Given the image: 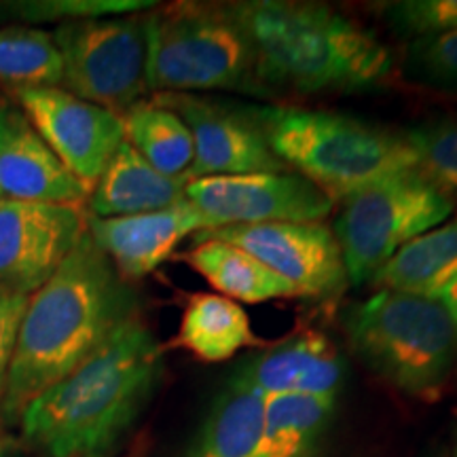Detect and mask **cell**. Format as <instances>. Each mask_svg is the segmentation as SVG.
I'll use <instances>...</instances> for the list:
<instances>
[{
  "label": "cell",
  "instance_id": "26",
  "mask_svg": "<svg viewBox=\"0 0 457 457\" xmlns=\"http://www.w3.org/2000/svg\"><path fill=\"white\" fill-rule=\"evenodd\" d=\"M403 72L421 87L457 91V30L413 38L404 49Z\"/></svg>",
  "mask_w": 457,
  "mask_h": 457
},
{
  "label": "cell",
  "instance_id": "7",
  "mask_svg": "<svg viewBox=\"0 0 457 457\" xmlns=\"http://www.w3.org/2000/svg\"><path fill=\"white\" fill-rule=\"evenodd\" d=\"M453 208V199L417 168L387 176L345 199L333 233L347 282H370L404 244L443 225Z\"/></svg>",
  "mask_w": 457,
  "mask_h": 457
},
{
  "label": "cell",
  "instance_id": "21",
  "mask_svg": "<svg viewBox=\"0 0 457 457\" xmlns=\"http://www.w3.org/2000/svg\"><path fill=\"white\" fill-rule=\"evenodd\" d=\"M267 398L245 384L231 379L210 411L188 457H250L265 421Z\"/></svg>",
  "mask_w": 457,
  "mask_h": 457
},
{
  "label": "cell",
  "instance_id": "8",
  "mask_svg": "<svg viewBox=\"0 0 457 457\" xmlns=\"http://www.w3.org/2000/svg\"><path fill=\"white\" fill-rule=\"evenodd\" d=\"M54 43L62 55V89L121 114L145 100V15L60 21Z\"/></svg>",
  "mask_w": 457,
  "mask_h": 457
},
{
  "label": "cell",
  "instance_id": "16",
  "mask_svg": "<svg viewBox=\"0 0 457 457\" xmlns=\"http://www.w3.org/2000/svg\"><path fill=\"white\" fill-rule=\"evenodd\" d=\"M343 367L333 341L316 330L293 337L282 345L250 358L239 379L265 398L312 396L335 400Z\"/></svg>",
  "mask_w": 457,
  "mask_h": 457
},
{
  "label": "cell",
  "instance_id": "3",
  "mask_svg": "<svg viewBox=\"0 0 457 457\" xmlns=\"http://www.w3.org/2000/svg\"><path fill=\"white\" fill-rule=\"evenodd\" d=\"M228 9L270 94H356L384 85L394 71L392 51L373 32L327 4L244 0Z\"/></svg>",
  "mask_w": 457,
  "mask_h": 457
},
{
  "label": "cell",
  "instance_id": "18",
  "mask_svg": "<svg viewBox=\"0 0 457 457\" xmlns=\"http://www.w3.org/2000/svg\"><path fill=\"white\" fill-rule=\"evenodd\" d=\"M457 279V216L404 244L370 278L379 290L438 299Z\"/></svg>",
  "mask_w": 457,
  "mask_h": 457
},
{
  "label": "cell",
  "instance_id": "5",
  "mask_svg": "<svg viewBox=\"0 0 457 457\" xmlns=\"http://www.w3.org/2000/svg\"><path fill=\"white\" fill-rule=\"evenodd\" d=\"M146 83L155 94L242 91L271 96L228 4L180 0L145 13Z\"/></svg>",
  "mask_w": 457,
  "mask_h": 457
},
{
  "label": "cell",
  "instance_id": "30",
  "mask_svg": "<svg viewBox=\"0 0 457 457\" xmlns=\"http://www.w3.org/2000/svg\"><path fill=\"white\" fill-rule=\"evenodd\" d=\"M438 299L443 301V305L447 307V312H449V316H451V320H453V324H455V330H457V279L453 284L449 286L447 290H445V293L438 296Z\"/></svg>",
  "mask_w": 457,
  "mask_h": 457
},
{
  "label": "cell",
  "instance_id": "15",
  "mask_svg": "<svg viewBox=\"0 0 457 457\" xmlns=\"http://www.w3.org/2000/svg\"><path fill=\"white\" fill-rule=\"evenodd\" d=\"M216 222L188 199L159 212L96 219L87 214V233L123 279H140L162 267L182 239L214 231Z\"/></svg>",
  "mask_w": 457,
  "mask_h": 457
},
{
  "label": "cell",
  "instance_id": "29",
  "mask_svg": "<svg viewBox=\"0 0 457 457\" xmlns=\"http://www.w3.org/2000/svg\"><path fill=\"white\" fill-rule=\"evenodd\" d=\"M28 301H30L28 295L11 290L7 286H0V403H3L4 387H7L17 333H20V324L21 318H24Z\"/></svg>",
  "mask_w": 457,
  "mask_h": 457
},
{
  "label": "cell",
  "instance_id": "14",
  "mask_svg": "<svg viewBox=\"0 0 457 457\" xmlns=\"http://www.w3.org/2000/svg\"><path fill=\"white\" fill-rule=\"evenodd\" d=\"M87 197L13 96H0V199L85 205Z\"/></svg>",
  "mask_w": 457,
  "mask_h": 457
},
{
  "label": "cell",
  "instance_id": "1",
  "mask_svg": "<svg viewBox=\"0 0 457 457\" xmlns=\"http://www.w3.org/2000/svg\"><path fill=\"white\" fill-rule=\"evenodd\" d=\"M134 293L87 231L51 279L28 301L11 360L3 413L17 421L136 316Z\"/></svg>",
  "mask_w": 457,
  "mask_h": 457
},
{
  "label": "cell",
  "instance_id": "17",
  "mask_svg": "<svg viewBox=\"0 0 457 457\" xmlns=\"http://www.w3.org/2000/svg\"><path fill=\"white\" fill-rule=\"evenodd\" d=\"M188 179H171L157 171L128 142H121L104 174L87 197V214L119 219L159 212L185 199Z\"/></svg>",
  "mask_w": 457,
  "mask_h": 457
},
{
  "label": "cell",
  "instance_id": "13",
  "mask_svg": "<svg viewBox=\"0 0 457 457\" xmlns=\"http://www.w3.org/2000/svg\"><path fill=\"white\" fill-rule=\"evenodd\" d=\"M153 100L174 111L193 138V165L187 179L286 171L273 155L248 106H233L199 94H155Z\"/></svg>",
  "mask_w": 457,
  "mask_h": 457
},
{
  "label": "cell",
  "instance_id": "6",
  "mask_svg": "<svg viewBox=\"0 0 457 457\" xmlns=\"http://www.w3.org/2000/svg\"><path fill=\"white\" fill-rule=\"evenodd\" d=\"M353 352L411 396L441 392L457 360V330L441 299L379 290L345 313Z\"/></svg>",
  "mask_w": 457,
  "mask_h": 457
},
{
  "label": "cell",
  "instance_id": "28",
  "mask_svg": "<svg viewBox=\"0 0 457 457\" xmlns=\"http://www.w3.org/2000/svg\"><path fill=\"white\" fill-rule=\"evenodd\" d=\"M15 15L26 20H91V17H112L121 13H138L142 9H153L155 3L145 0H57V3H17Z\"/></svg>",
  "mask_w": 457,
  "mask_h": 457
},
{
  "label": "cell",
  "instance_id": "11",
  "mask_svg": "<svg viewBox=\"0 0 457 457\" xmlns=\"http://www.w3.org/2000/svg\"><path fill=\"white\" fill-rule=\"evenodd\" d=\"M87 231V210L72 204L0 202V286L32 296Z\"/></svg>",
  "mask_w": 457,
  "mask_h": 457
},
{
  "label": "cell",
  "instance_id": "19",
  "mask_svg": "<svg viewBox=\"0 0 457 457\" xmlns=\"http://www.w3.org/2000/svg\"><path fill=\"white\" fill-rule=\"evenodd\" d=\"M174 347L191 352L204 362H225L244 347H262L248 313L227 296L202 293L188 296Z\"/></svg>",
  "mask_w": 457,
  "mask_h": 457
},
{
  "label": "cell",
  "instance_id": "20",
  "mask_svg": "<svg viewBox=\"0 0 457 457\" xmlns=\"http://www.w3.org/2000/svg\"><path fill=\"white\" fill-rule=\"evenodd\" d=\"M188 267L208 279L220 296L242 303H265L273 299H295L299 296L293 284L267 270L253 254L236 245L212 237L195 239V248L182 254Z\"/></svg>",
  "mask_w": 457,
  "mask_h": 457
},
{
  "label": "cell",
  "instance_id": "9",
  "mask_svg": "<svg viewBox=\"0 0 457 457\" xmlns=\"http://www.w3.org/2000/svg\"><path fill=\"white\" fill-rule=\"evenodd\" d=\"M185 199L214 220L216 228L262 222H316L328 216L335 205L322 188L293 170L205 176L188 182Z\"/></svg>",
  "mask_w": 457,
  "mask_h": 457
},
{
  "label": "cell",
  "instance_id": "22",
  "mask_svg": "<svg viewBox=\"0 0 457 457\" xmlns=\"http://www.w3.org/2000/svg\"><path fill=\"white\" fill-rule=\"evenodd\" d=\"M125 142L165 176L187 179L193 165V138L185 121L155 100H140L119 114ZM191 182V180H188Z\"/></svg>",
  "mask_w": 457,
  "mask_h": 457
},
{
  "label": "cell",
  "instance_id": "31",
  "mask_svg": "<svg viewBox=\"0 0 457 457\" xmlns=\"http://www.w3.org/2000/svg\"><path fill=\"white\" fill-rule=\"evenodd\" d=\"M0 202H3V199H0Z\"/></svg>",
  "mask_w": 457,
  "mask_h": 457
},
{
  "label": "cell",
  "instance_id": "12",
  "mask_svg": "<svg viewBox=\"0 0 457 457\" xmlns=\"http://www.w3.org/2000/svg\"><path fill=\"white\" fill-rule=\"evenodd\" d=\"M197 236L253 254L267 270L293 284L299 296H328L347 284L339 242L322 220L228 225Z\"/></svg>",
  "mask_w": 457,
  "mask_h": 457
},
{
  "label": "cell",
  "instance_id": "2",
  "mask_svg": "<svg viewBox=\"0 0 457 457\" xmlns=\"http://www.w3.org/2000/svg\"><path fill=\"white\" fill-rule=\"evenodd\" d=\"M162 375V347L136 313L98 352L38 394L20 417L47 457H106L140 415Z\"/></svg>",
  "mask_w": 457,
  "mask_h": 457
},
{
  "label": "cell",
  "instance_id": "24",
  "mask_svg": "<svg viewBox=\"0 0 457 457\" xmlns=\"http://www.w3.org/2000/svg\"><path fill=\"white\" fill-rule=\"evenodd\" d=\"M0 85L9 91L60 87L62 55L54 34L41 28H0Z\"/></svg>",
  "mask_w": 457,
  "mask_h": 457
},
{
  "label": "cell",
  "instance_id": "10",
  "mask_svg": "<svg viewBox=\"0 0 457 457\" xmlns=\"http://www.w3.org/2000/svg\"><path fill=\"white\" fill-rule=\"evenodd\" d=\"M11 96L55 157L91 193L125 140L121 117L62 87L15 89Z\"/></svg>",
  "mask_w": 457,
  "mask_h": 457
},
{
  "label": "cell",
  "instance_id": "25",
  "mask_svg": "<svg viewBox=\"0 0 457 457\" xmlns=\"http://www.w3.org/2000/svg\"><path fill=\"white\" fill-rule=\"evenodd\" d=\"M417 155V170L443 193L457 197V117L417 125L404 134Z\"/></svg>",
  "mask_w": 457,
  "mask_h": 457
},
{
  "label": "cell",
  "instance_id": "23",
  "mask_svg": "<svg viewBox=\"0 0 457 457\" xmlns=\"http://www.w3.org/2000/svg\"><path fill=\"white\" fill-rule=\"evenodd\" d=\"M335 400L312 396L267 398L265 421L250 457H312L333 415Z\"/></svg>",
  "mask_w": 457,
  "mask_h": 457
},
{
  "label": "cell",
  "instance_id": "4",
  "mask_svg": "<svg viewBox=\"0 0 457 457\" xmlns=\"http://www.w3.org/2000/svg\"><path fill=\"white\" fill-rule=\"evenodd\" d=\"M248 111L273 155L333 202H345L387 176L417 168L404 136L350 114L284 104H256Z\"/></svg>",
  "mask_w": 457,
  "mask_h": 457
},
{
  "label": "cell",
  "instance_id": "27",
  "mask_svg": "<svg viewBox=\"0 0 457 457\" xmlns=\"http://www.w3.org/2000/svg\"><path fill=\"white\" fill-rule=\"evenodd\" d=\"M386 17L394 30L415 38L457 30V0H404L387 4Z\"/></svg>",
  "mask_w": 457,
  "mask_h": 457
}]
</instances>
